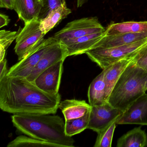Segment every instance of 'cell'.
Wrapping results in <instances>:
<instances>
[{
	"label": "cell",
	"instance_id": "cell-10",
	"mask_svg": "<svg viewBox=\"0 0 147 147\" xmlns=\"http://www.w3.org/2000/svg\"><path fill=\"white\" fill-rule=\"evenodd\" d=\"M64 61H59L40 74L34 81L37 86L50 94L59 93Z\"/></svg>",
	"mask_w": 147,
	"mask_h": 147
},
{
	"label": "cell",
	"instance_id": "cell-8",
	"mask_svg": "<svg viewBox=\"0 0 147 147\" xmlns=\"http://www.w3.org/2000/svg\"><path fill=\"white\" fill-rule=\"evenodd\" d=\"M123 113L108 102L101 105L92 106L88 129L98 133L117 121Z\"/></svg>",
	"mask_w": 147,
	"mask_h": 147
},
{
	"label": "cell",
	"instance_id": "cell-2",
	"mask_svg": "<svg viewBox=\"0 0 147 147\" xmlns=\"http://www.w3.org/2000/svg\"><path fill=\"white\" fill-rule=\"evenodd\" d=\"M13 125L23 134L57 145L74 147L75 141L65 132V122L49 114H17L11 116Z\"/></svg>",
	"mask_w": 147,
	"mask_h": 147
},
{
	"label": "cell",
	"instance_id": "cell-11",
	"mask_svg": "<svg viewBox=\"0 0 147 147\" xmlns=\"http://www.w3.org/2000/svg\"><path fill=\"white\" fill-rule=\"evenodd\" d=\"M117 124L147 125V94L144 93L131 104L117 121Z\"/></svg>",
	"mask_w": 147,
	"mask_h": 147
},
{
	"label": "cell",
	"instance_id": "cell-20",
	"mask_svg": "<svg viewBox=\"0 0 147 147\" xmlns=\"http://www.w3.org/2000/svg\"><path fill=\"white\" fill-rule=\"evenodd\" d=\"M117 147H147V134L141 127H136L119 138Z\"/></svg>",
	"mask_w": 147,
	"mask_h": 147
},
{
	"label": "cell",
	"instance_id": "cell-31",
	"mask_svg": "<svg viewBox=\"0 0 147 147\" xmlns=\"http://www.w3.org/2000/svg\"><path fill=\"white\" fill-rule=\"evenodd\" d=\"M88 0H77V7H80L84 5Z\"/></svg>",
	"mask_w": 147,
	"mask_h": 147
},
{
	"label": "cell",
	"instance_id": "cell-12",
	"mask_svg": "<svg viewBox=\"0 0 147 147\" xmlns=\"http://www.w3.org/2000/svg\"><path fill=\"white\" fill-rule=\"evenodd\" d=\"M105 35V31L97 32L74 39H64L60 42L66 47L68 56L86 54Z\"/></svg>",
	"mask_w": 147,
	"mask_h": 147
},
{
	"label": "cell",
	"instance_id": "cell-4",
	"mask_svg": "<svg viewBox=\"0 0 147 147\" xmlns=\"http://www.w3.org/2000/svg\"><path fill=\"white\" fill-rule=\"evenodd\" d=\"M146 44L147 38L123 46L107 49L92 48L86 54L89 59L104 69L120 60L132 57L136 51Z\"/></svg>",
	"mask_w": 147,
	"mask_h": 147
},
{
	"label": "cell",
	"instance_id": "cell-21",
	"mask_svg": "<svg viewBox=\"0 0 147 147\" xmlns=\"http://www.w3.org/2000/svg\"><path fill=\"white\" fill-rule=\"evenodd\" d=\"M90 113V111L80 117L65 120V132L67 136L72 137L88 129Z\"/></svg>",
	"mask_w": 147,
	"mask_h": 147
},
{
	"label": "cell",
	"instance_id": "cell-17",
	"mask_svg": "<svg viewBox=\"0 0 147 147\" xmlns=\"http://www.w3.org/2000/svg\"><path fill=\"white\" fill-rule=\"evenodd\" d=\"M88 101L91 106L101 105L107 102L106 98L105 71L92 81L88 92Z\"/></svg>",
	"mask_w": 147,
	"mask_h": 147
},
{
	"label": "cell",
	"instance_id": "cell-28",
	"mask_svg": "<svg viewBox=\"0 0 147 147\" xmlns=\"http://www.w3.org/2000/svg\"><path fill=\"white\" fill-rule=\"evenodd\" d=\"M13 0H0V7L13 10Z\"/></svg>",
	"mask_w": 147,
	"mask_h": 147
},
{
	"label": "cell",
	"instance_id": "cell-27",
	"mask_svg": "<svg viewBox=\"0 0 147 147\" xmlns=\"http://www.w3.org/2000/svg\"><path fill=\"white\" fill-rule=\"evenodd\" d=\"M7 61L5 58L0 61V80L7 75L8 70H7Z\"/></svg>",
	"mask_w": 147,
	"mask_h": 147
},
{
	"label": "cell",
	"instance_id": "cell-5",
	"mask_svg": "<svg viewBox=\"0 0 147 147\" xmlns=\"http://www.w3.org/2000/svg\"><path fill=\"white\" fill-rule=\"evenodd\" d=\"M40 20L36 18L25 23L24 28L21 29L16 38L14 48L19 61L44 40L45 35L40 29Z\"/></svg>",
	"mask_w": 147,
	"mask_h": 147
},
{
	"label": "cell",
	"instance_id": "cell-1",
	"mask_svg": "<svg viewBox=\"0 0 147 147\" xmlns=\"http://www.w3.org/2000/svg\"><path fill=\"white\" fill-rule=\"evenodd\" d=\"M61 100L60 94L48 93L25 77L7 75L0 80V108L8 113L55 114Z\"/></svg>",
	"mask_w": 147,
	"mask_h": 147
},
{
	"label": "cell",
	"instance_id": "cell-32",
	"mask_svg": "<svg viewBox=\"0 0 147 147\" xmlns=\"http://www.w3.org/2000/svg\"><path fill=\"white\" fill-rule=\"evenodd\" d=\"M37 1L43 6V0H37Z\"/></svg>",
	"mask_w": 147,
	"mask_h": 147
},
{
	"label": "cell",
	"instance_id": "cell-19",
	"mask_svg": "<svg viewBox=\"0 0 147 147\" xmlns=\"http://www.w3.org/2000/svg\"><path fill=\"white\" fill-rule=\"evenodd\" d=\"M147 32V21H128L112 24L105 31V35Z\"/></svg>",
	"mask_w": 147,
	"mask_h": 147
},
{
	"label": "cell",
	"instance_id": "cell-18",
	"mask_svg": "<svg viewBox=\"0 0 147 147\" xmlns=\"http://www.w3.org/2000/svg\"><path fill=\"white\" fill-rule=\"evenodd\" d=\"M71 13L72 11L68 8L66 2L57 7L51 11L45 18L40 20L41 30L46 35Z\"/></svg>",
	"mask_w": 147,
	"mask_h": 147
},
{
	"label": "cell",
	"instance_id": "cell-26",
	"mask_svg": "<svg viewBox=\"0 0 147 147\" xmlns=\"http://www.w3.org/2000/svg\"><path fill=\"white\" fill-rule=\"evenodd\" d=\"M66 2V0H43V6L38 18L40 20L45 18L49 13L57 7Z\"/></svg>",
	"mask_w": 147,
	"mask_h": 147
},
{
	"label": "cell",
	"instance_id": "cell-14",
	"mask_svg": "<svg viewBox=\"0 0 147 147\" xmlns=\"http://www.w3.org/2000/svg\"><path fill=\"white\" fill-rule=\"evenodd\" d=\"M132 56L122 59L104 69L106 98L107 102L115 84L126 67L132 61Z\"/></svg>",
	"mask_w": 147,
	"mask_h": 147
},
{
	"label": "cell",
	"instance_id": "cell-13",
	"mask_svg": "<svg viewBox=\"0 0 147 147\" xmlns=\"http://www.w3.org/2000/svg\"><path fill=\"white\" fill-rule=\"evenodd\" d=\"M147 38V32L105 35L92 48L107 49L133 43Z\"/></svg>",
	"mask_w": 147,
	"mask_h": 147
},
{
	"label": "cell",
	"instance_id": "cell-9",
	"mask_svg": "<svg viewBox=\"0 0 147 147\" xmlns=\"http://www.w3.org/2000/svg\"><path fill=\"white\" fill-rule=\"evenodd\" d=\"M68 57L66 47L60 41L57 40L43 55L26 78L30 81L34 82L42 72L59 61H65Z\"/></svg>",
	"mask_w": 147,
	"mask_h": 147
},
{
	"label": "cell",
	"instance_id": "cell-7",
	"mask_svg": "<svg viewBox=\"0 0 147 147\" xmlns=\"http://www.w3.org/2000/svg\"><path fill=\"white\" fill-rule=\"evenodd\" d=\"M57 40L54 36L45 39L24 58L13 66L8 70L7 76L26 78L36 67L43 55Z\"/></svg>",
	"mask_w": 147,
	"mask_h": 147
},
{
	"label": "cell",
	"instance_id": "cell-24",
	"mask_svg": "<svg viewBox=\"0 0 147 147\" xmlns=\"http://www.w3.org/2000/svg\"><path fill=\"white\" fill-rule=\"evenodd\" d=\"M132 60L137 66L147 71V44L133 54Z\"/></svg>",
	"mask_w": 147,
	"mask_h": 147
},
{
	"label": "cell",
	"instance_id": "cell-3",
	"mask_svg": "<svg viewBox=\"0 0 147 147\" xmlns=\"http://www.w3.org/2000/svg\"><path fill=\"white\" fill-rule=\"evenodd\" d=\"M147 90V71L137 66L132 60L115 84L108 102L124 112Z\"/></svg>",
	"mask_w": 147,
	"mask_h": 147
},
{
	"label": "cell",
	"instance_id": "cell-23",
	"mask_svg": "<svg viewBox=\"0 0 147 147\" xmlns=\"http://www.w3.org/2000/svg\"><path fill=\"white\" fill-rule=\"evenodd\" d=\"M117 121H114L107 127L98 132L94 147H111L113 134L116 127Z\"/></svg>",
	"mask_w": 147,
	"mask_h": 147
},
{
	"label": "cell",
	"instance_id": "cell-25",
	"mask_svg": "<svg viewBox=\"0 0 147 147\" xmlns=\"http://www.w3.org/2000/svg\"><path fill=\"white\" fill-rule=\"evenodd\" d=\"M21 30V28H20L18 31H10L4 30L0 31V46L7 50L13 41L16 40Z\"/></svg>",
	"mask_w": 147,
	"mask_h": 147
},
{
	"label": "cell",
	"instance_id": "cell-15",
	"mask_svg": "<svg viewBox=\"0 0 147 147\" xmlns=\"http://www.w3.org/2000/svg\"><path fill=\"white\" fill-rule=\"evenodd\" d=\"M13 7L24 24L38 18L42 8L37 0H13Z\"/></svg>",
	"mask_w": 147,
	"mask_h": 147
},
{
	"label": "cell",
	"instance_id": "cell-6",
	"mask_svg": "<svg viewBox=\"0 0 147 147\" xmlns=\"http://www.w3.org/2000/svg\"><path fill=\"white\" fill-rule=\"evenodd\" d=\"M105 28L96 17L82 18L68 23L62 29L55 33L57 40L74 39L105 31Z\"/></svg>",
	"mask_w": 147,
	"mask_h": 147
},
{
	"label": "cell",
	"instance_id": "cell-22",
	"mask_svg": "<svg viewBox=\"0 0 147 147\" xmlns=\"http://www.w3.org/2000/svg\"><path fill=\"white\" fill-rule=\"evenodd\" d=\"M7 147H55L57 145L29 136H19L8 143Z\"/></svg>",
	"mask_w": 147,
	"mask_h": 147
},
{
	"label": "cell",
	"instance_id": "cell-16",
	"mask_svg": "<svg viewBox=\"0 0 147 147\" xmlns=\"http://www.w3.org/2000/svg\"><path fill=\"white\" fill-rule=\"evenodd\" d=\"M59 108L65 120L80 117L91 111L92 106L85 100L67 99L60 102Z\"/></svg>",
	"mask_w": 147,
	"mask_h": 147
},
{
	"label": "cell",
	"instance_id": "cell-29",
	"mask_svg": "<svg viewBox=\"0 0 147 147\" xmlns=\"http://www.w3.org/2000/svg\"><path fill=\"white\" fill-rule=\"evenodd\" d=\"M10 21L11 20L7 15L2 13L0 14V28L8 25Z\"/></svg>",
	"mask_w": 147,
	"mask_h": 147
},
{
	"label": "cell",
	"instance_id": "cell-30",
	"mask_svg": "<svg viewBox=\"0 0 147 147\" xmlns=\"http://www.w3.org/2000/svg\"><path fill=\"white\" fill-rule=\"evenodd\" d=\"M6 51V50L3 47L0 46V61L5 59Z\"/></svg>",
	"mask_w": 147,
	"mask_h": 147
}]
</instances>
